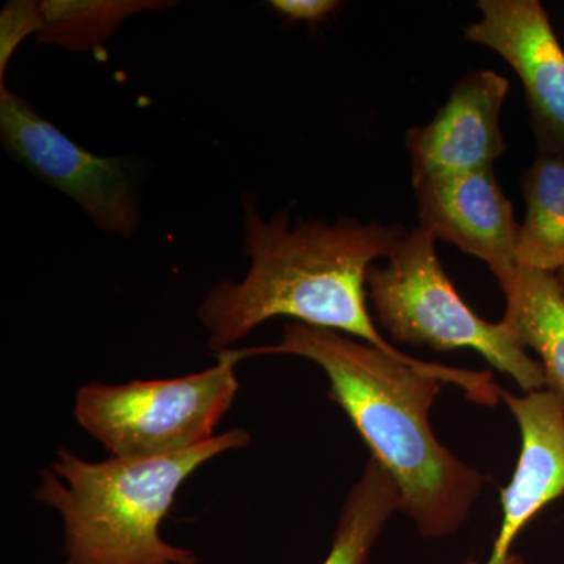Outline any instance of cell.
Listing matches in <instances>:
<instances>
[{
	"instance_id": "6da1fadb",
	"label": "cell",
	"mask_w": 564,
	"mask_h": 564,
	"mask_svg": "<svg viewBox=\"0 0 564 564\" xmlns=\"http://www.w3.org/2000/svg\"><path fill=\"white\" fill-rule=\"evenodd\" d=\"M242 214L243 254L250 269L243 280L217 282L196 311L209 336V350H232L262 323L291 317L361 339L395 361L458 386L467 400L481 406L494 408L502 400V388L488 370L413 358L375 326L367 307V276L377 259H388L403 242V226L300 218L291 228L288 210L262 218L250 193L242 195Z\"/></svg>"
},
{
	"instance_id": "7a4b0ae2",
	"label": "cell",
	"mask_w": 564,
	"mask_h": 564,
	"mask_svg": "<svg viewBox=\"0 0 564 564\" xmlns=\"http://www.w3.org/2000/svg\"><path fill=\"white\" fill-rule=\"evenodd\" d=\"M243 355H292L321 366L329 399L392 475L402 513L419 534L444 540L463 529L488 478L441 444L430 425V410L445 384L441 378L347 334L296 322L284 325L280 343L243 348Z\"/></svg>"
},
{
	"instance_id": "3957f363",
	"label": "cell",
	"mask_w": 564,
	"mask_h": 564,
	"mask_svg": "<svg viewBox=\"0 0 564 564\" xmlns=\"http://www.w3.org/2000/svg\"><path fill=\"white\" fill-rule=\"evenodd\" d=\"M250 443L247 430L232 429L182 454L98 463L58 448L35 499L61 514L63 564H199L192 551L163 540L162 521L203 464Z\"/></svg>"
},
{
	"instance_id": "277c9868",
	"label": "cell",
	"mask_w": 564,
	"mask_h": 564,
	"mask_svg": "<svg viewBox=\"0 0 564 564\" xmlns=\"http://www.w3.org/2000/svg\"><path fill=\"white\" fill-rule=\"evenodd\" d=\"M367 296L381 328L399 344L436 351L469 348L507 375L522 391H541L544 369L516 343L507 326L478 317L456 292L436 251V239L423 229L408 232L384 267L367 276Z\"/></svg>"
},
{
	"instance_id": "5b68a950",
	"label": "cell",
	"mask_w": 564,
	"mask_h": 564,
	"mask_svg": "<svg viewBox=\"0 0 564 564\" xmlns=\"http://www.w3.org/2000/svg\"><path fill=\"white\" fill-rule=\"evenodd\" d=\"M242 348L218 352L202 372L166 380L80 386L74 415L115 458H161L209 443L231 410Z\"/></svg>"
},
{
	"instance_id": "8992f818",
	"label": "cell",
	"mask_w": 564,
	"mask_h": 564,
	"mask_svg": "<svg viewBox=\"0 0 564 564\" xmlns=\"http://www.w3.org/2000/svg\"><path fill=\"white\" fill-rule=\"evenodd\" d=\"M0 141L13 161L73 199L110 236L132 239L141 225L139 184L122 158L74 143L31 102L0 84Z\"/></svg>"
},
{
	"instance_id": "52a82bcc",
	"label": "cell",
	"mask_w": 564,
	"mask_h": 564,
	"mask_svg": "<svg viewBox=\"0 0 564 564\" xmlns=\"http://www.w3.org/2000/svg\"><path fill=\"white\" fill-rule=\"evenodd\" d=\"M481 18L464 32L518 74L538 151L564 159V50L538 0H480Z\"/></svg>"
},
{
	"instance_id": "ba28073f",
	"label": "cell",
	"mask_w": 564,
	"mask_h": 564,
	"mask_svg": "<svg viewBox=\"0 0 564 564\" xmlns=\"http://www.w3.org/2000/svg\"><path fill=\"white\" fill-rule=\"evenodd\" d=\"M508 90L494 70L466 74L436 117L406 133L413 182L494 169L507 151L500 111Z\"/></svg>"
},
{
	"instance_id": "9c48e42d",
	"label": "cell",
	"mask_w": 564,
	"mask_h": 564,
	"mask_svg": "<svg viewBox=\"0 0 564 564\" xmlns=\"http://www.w3.org/2000/svg\"><path fill=\"white\" fill-rule=\"evenodd\" d=\"M421 229L480 259L496 280L518 265L519 226L494 169L413 182Z\"/></svg>"
},
{
	"instance_id": "30bf717a",
	"label": "cell",
	"mask_w": 564,
	"mask_h": 564,
	"mask_svg": "<svg viewBox=\"0 0 564 564\" xmlns=\"http://www.w3.org/2000/svg\"><path fill=\"white\" fill-rule=\"evenodd\" d=\"M502 400L518 422L521 454L502 491V525L485 564H527L511 552L516 538L564 496V397L541 389L524 397L502 391Z\"/></svg>"
},
{
	"instance_id": "8fae6325",
	"label": "cell",
	"mask_w": 564,
	"mask_h": 564,
	"mask_svg": "<svg viewBox=\"0 0 564 564\" xmlns=\"http://www.w3.org/2000/svg\"><path fill=\"white\" fill-rule=\"evenodd\" d=\"M507 299L502 323L522 348H533L545 388L564 397V288L555 273L516 265L499 278Z\"/></svg>"
},
{
	"instance_id": "7c38bea8",
	"label": "cell",
	"mask_w": 564,
	"mask_h": 564,
	"mask_svg": "<svg viewBox=\"0 0 564 564\" xmlns=\"http://www.w3.org/2000/svg\"><path fill=\"white\" fill-rule=\"evenodd\" d=\"M527 204L519 226L518 265L540 272L564 269V159L538 151L522 177Z\"/></svg>"
},
{
	"instance_id": "4fadbf2b",
	"label": "cell",
	"mask_w": 564,
	"mask_h": 564,
	"mask_svg": "<svg viewBox=\"0 0 564 564\" xmlns=\"http://www.w3.org/2000/svg\"><path fill=\"white\" fill-rule=\"evenodd\" d=\"M402 511V494L392 475L370 456L361 477L345 497L323 564H367L393 514Z\"/></svg>"
},
{
	"instance_id": "5bb4252c",
	"label": "cell",
	"mask_w": 564,
	"mask_h": 564,
	"mask_svg": "<svg viewBox=\"0 0 564 564\" xmlns=\"http://www.w3.org/2000/svg\"><path fill=\"white\" fill-rule=\"evenodd\" d=\"M172 6L159 0H46L39 2L41 29L36 39L63 50L96 51L133 14Z\"/></svg>"
},
{
	"instance_id": "9a60e30c",
	"label": "cell",
	"mask_w": 564,
	"mask_h": 564,
	"mask_svg": "<svg viewBox=\"0 0 564 564\" xmlns=\"http://www.w3.org/2000/svg\"><path fill=\"white\" fill-rule=\"evenodd\" d=\"M41 29L39 2H9L0 17V84H3V74L7 65L13 57L14 51L21 41Z\"/></svg>"
},
{
	"instance_id": "2e32d148",
	"label": "cell",
	"mask_w": 564,
	"mask_h": 564,
	"mask_svg": "<svg viewBox=\"0 0 564 564\" xmlns=\"http://www.w3.org/2000/svg\"><path fill=\"white\" fill-rule=\"evenodd\" d=\"M270 9L285 20L318 24L343 6L336 0H272Z\"/></svg>"
},
{
	"instance_id": "e0dca14e",
	"label": "cell",
	"mask_w": 564,
	"mask_h": 564,
	"mask_svg": "<svg viewBox=\"0 0 564 564\" xmlns=\"http://www.w3.org/2000/svg\"><path fill=\"white\" fill-rule=\"evenodd\" d=\"M556 276H558V280L560 282H562L564 288V269L562 270V272L556 273Z\"/></svg>"
}]
</instances>
